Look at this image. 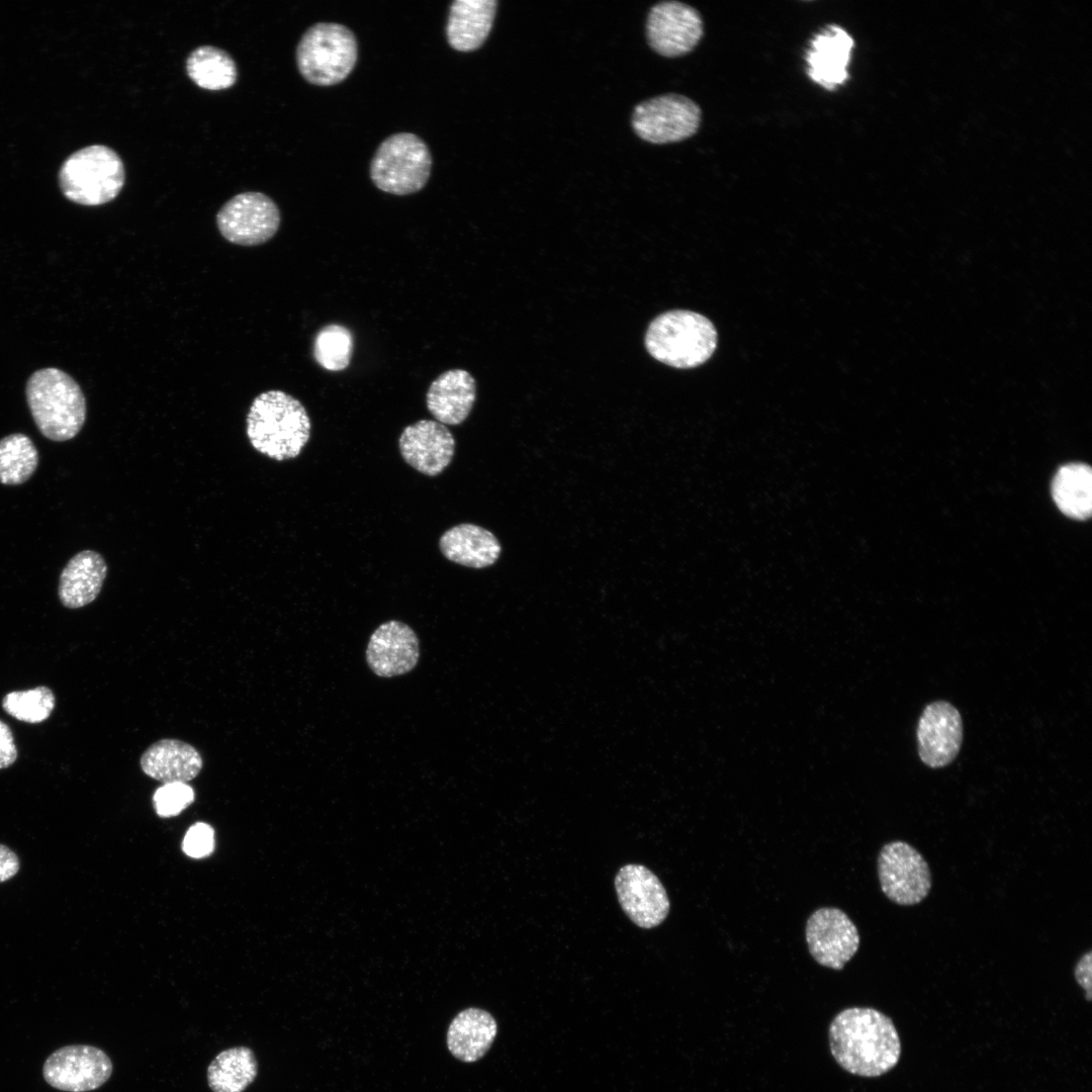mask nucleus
Listing matches in <instances>:
<instances>
[{
    "mask_svg": "<svg viewBox=\"0 0 1092 1092\" xmlns=\"http://www.w3.org/2000/svg\"><path fill=\"white\" fill-rule=\"evenodd\" d=\"M829 1048L836 1063L860 1077H879L892 1070L901 1056V1042L892 1019L870 1007H850L832 1019Z\"/></svg>",
    "mask_w": 1092,
    "mask_h": 1092,
    "instance_id": "f257e3e1",
    "label": "nucleus"
},
{
    "mask_svg": "<svg viewBox=\"0 0 1092 1092\" xmlns=\"http://www.w3.org/2000/svg\"><path fill=\"white\" fill-rule=\"evenodd\" d=\"M246 433L259 453L283 461L297 457L310 437L311 423L303 404L282 390H268L253 400Z\"/></svg>",
    "mask_w": 1092,
    "mask_h": 1092,
    "instance_id": "f03ea898",
    "label": "nucleus"
},
{
    "mask_svg": "<svg viewBox=\"0 0 1092 1092\" xmlns=\"http://www.w3.org/2000/svg\"><path fill=\"white\" fill-rule=\"evenodd\" d=\"M26 400L39 432L52 441L74 438L86 420V400L79 384L66 372L43 368L30 375Z\"/></svg>",
    "mask_w": 1092,
    "mask_h": 1092,
    "instance_id": "7ed1b4c3",
    "label": "nucleus"
},
{
    "mask_svg": "<svg viewBox=\"0 0 1092 1092\" xmlns=\"http://www.w3.org/2000/svg\"><path fill=\"white\" fill-rule=\"evenodd\" d=\"M717 346L714 325L691 310H669L656 316L645 335V347L657 361L690 369L705 363Z\"/></svg>",
    "mask_w": 1092,
    "mask_h": 1092,
    "instance_id": "20e7f679",
    "label": "nucleus"
},
{
    "mask_svg": "<svg viewBox=\"0 0 1092 1092\" xmlns=\"http://www.w3.org/2000/svg\"><path fill=\"white\" fill-rule=\"evenodd\" d=\"M125 181L124 165L118 154L104 145L78 150L63 163L59 182L71 201L95 206L113 200Z\"/></svg>",
    "mask_w": 1092,
    "mask_h": 1092,
    "instance_id": "39448f33",
    "label": "nucleus"
},
{
    "mask_svg": "<svg viewBox=\"0 0 1092 1092\" xmlns=\"http://www.w3.org/2000/svg\"><path fill=\"white\" fill-rule=\"evenodd\" d=\"M357 55V39L350 28L340 23L318 22L302 34L296 48V64L307 82L331 86L349 76Z\"/></svg>",
    "mask_w": 1092,
    "mask_h": 1092,
    "instance_id": "423d86ee",
    "label": "nucleus"
},
{
    "mask_svg": "<svg viewBox=\"0 0 1092 1092\" xmlns=\"http://www.w3.org/2000/svg\"><path fill=\"white\" fill-rule=\"evenodd\" d=\"M432 157L426 143L411 132L386 138L370 164L374 185L387 193L406 195L421 190L429 180Z\"/></svg>",
    "mask_w": 1092,
    "mask_h": 1092,
    "instance_id": "0eeeda50",
    "label": "nucleus"
},
{
    "mask_svg": "<svg viewBox=\"0 0 1092 1092\" xmlns=\"http://www.w3.org/2000/svg\"><path fill=\"white\" fill-rule=\"evenodd\" d=\"M702 112L697 103L679 94L659 95L637 104L632 113L636 134L651 144H668L694 135Z\"/></svg>",
    "mask_w": 1092,
    "mask_h": 1092,
    "instance_id": "6e6552de",
    "label": "nucleus"
},
{
    "mask_svg": "<svg viewBox=\"0 0 1092 1092\" xmlns=\"http://www.w3.org/2000/svg\"><path fill=\"white\" fill-rule=\"evenodd\" d=\"M878 877L885 896L900 906L919 904L932 886L927 861L916 848L902 840L888 842L881 848Z\"/></svg>",
    "mask_w": 1092,
    "mask_h": 1092,
    "instance_id": "1a4fd4ad",
    "label": "nucleus"
},
{
    "mask_svg": "<svg viewBox=\"0 0 1092 1092\" xmlns=\"http://www.w3.org/2000/svg\"><path fill=\"white\" fill-rule=\"evenodd\" d=\"M280 220V211L274 200L256 191L233 196L216 214V224L221 236L241 246L266 243L277 233Z\"/></svg>",
    "mask_w": 1092,
    "mask_h": 1092,
    "instance_id": "9d476101",
    "label": "nucleus"
},
{
    "mask_svg": "<svg viewBox=\"0 0 1092 1092\" xmlns=\"http://www.w3.org/2000/svg\"><path fill=\"white\" fill-rule=\"evenodd\" d=\"M113 1065L101 1049L88 1044H70L51 1054L42 1067L46 1082L61 1091L88 1092L101 1087L110 1078Z\"/></svg>",
    "mask_w": 1092,
    "mask_h": 1092,
    "instance_id": "9b49d317",
    "label": "nucleus"
},
{
    "mask_svg": "<svg viewBox=\"0 0 1092 1092\" xmlns=\"http://www.w3.org/2000/svg\"><path fill=\"white\" fill-rule=\"evenodd\" d=\"M615 888L625 914L637 926L650 929L668 915L669 899L660 880L645 866L625 864L617 873Z\"/></svg>",
    "mask_w": 1092,
    "mask_h": 1092,
    "instance_id": "f8f14e48",
    "label": "nucleus"
},
{
    "mask_svg": "<svg viewBox=\"0 0 1092 1092\" xmlns=\"http://www.w3.org/2000/svg\"><path fill=\"white\" fill-rule=\"evenodd\" d=\"M704 23L698 10L677 1H663L649 11L646 36L657 54L675 58L689 54L700 42Z\"/></svg>",
    "mask_w": 1092,
    "mask_h": 1092,
    "instance_id": "ddd939ff",
    "label": "nucleus"
},
{
    "mask_svg": "<svg viewBox=\"0 0 1092 1092\" xmlns=\"http://www.w3.org/2000/svg\"><path fill=\"white\" fill-rule=\"evenodd\" d=\"M805 933L813 959L837 971L852 959L860 941L855 924L845 912L834 907L814 911L807 920Z\"/></svg>",
    "mask_w": 1092,
    "mask_h": 1092,
    "instance_id": "4468645a",
    "label": "nucleus"
},
{
    "mask_svg": "<svg viewBox=\"0 0 1092 1092\" xmlns=\"http://www.w3.org/2000/svg\"><path fill=\"white\" fill-rule=\"evenodd\" d=\"M963 733L961 714L952 704L946 701L928 704L916 730L921 761L931 768L951 763L961 750Z\"/></svg>",
    "mask_w": 1092,
    "mask_h": 1092,
    "instance_id": "2eb2a0df",
    "label": "nucleus"
},
{
    "mask_svg": "<svg viewBox=\"0 0 1092 1092\" xmlns=\"http://www.w3.org/2000/svg\"><path fill=\"white\" fill-rule=\"evenodd\" d=\"M403 460L417 471L436 476L450 464L455 439L450 430L433 420H420L406 426L398 439Z\"/></svg>",
    "mask_w": 1092,
    "mask_h": 1092,
    "instance_id": "dca6fc26",
    "label": "nucleus"
},
{
    "mask_svg": "<svg viewBox=\"0 0 1092 1092\" xmlns=\"http://www.w3.org/2000/svg\"><path fill=\"white\" fill-rule=\"evenodd\" d=\"M420 658V644L415 631L405 623L387 621L370 636L366 661L380 677H393L413 670Z\"/></svg>",
    "mask_w": 1092,
    "mask_h": 1092,
    "instance_id": "f3484780",
    "label": "nucleus"
},
{
    "mask_svg": "<svg viewBox=\"0 0 1092 1092\" xmlns=\"http://www.w3.org/2000/svg\"><path fill=\"white\" fill-rule=\"evenodd\" d=\"M853 39L842 27L830 24L817 33L807 51V74L827 90H835L848 78L847 67Z\"/></svg>",
    "mask_w": 1092,
    "mask_h": 1092,
    "instance_id": "a211bd4d",
    "label": "nucleus"
},
{
    "mask_svg": "<svg viewBox=\"0 0 1092 1092\" xmlns=\"http://www.w3.org/2000/svg\"><path fill=\"white\" fill-rule=\"evenodd\" d=\"M476 399L473 376L463 369H450L440 374L429 386L426 403L437 422L459 425L469 416Z\"/></svg>",
    "mask_w": 1092,
    "mask_h": 1092,
    "instance_id": "6ab92c4d",
    "label": "nucleus"
},
{
    "mask_svg": "<svg viewBox=\"0 0 1092 1092\" xmlns=\"http://www.w3.org/2000/svg\"><path fill=\"white\" fill-rule=\"evenodd\" d=\"M142 770L163 784L187 783L198 776L203 760L191 744L178 739H161L150 745L140 758Z\"/></svg>",
    "mask_w": 1092,
    "mask_h": 1092,
    "instance_id": "aec40b11",
    "label": "nucleus"
},
{
    "mask_svg": "<svg viewBox=\"0 0 1092 1092\" xmlns=\"http://www.w3.org/2000/svg\"><path fill=\"white\" fill-rule=\"evenodd\" d=\"M106 573L107 565L100 553L83 550L75 554L59 579L58 595L63 606L78 609L92 603L102 588Z\"/></svg>",
    "mask_w": 1092,
    "mask_h": 1092,
    "instance_id": "412c9836",
    "label": "nucleus"
},
{
    "mask_svg": "<svg viewBox=\"0 0 1092 1092\" xmlns=\"http://www.w3.org/2000/svg\"><path fill=\"white\" fill-rule=\"evenodd\" d=\"M439 547L448 560L477 569L492 565L502 553L499 541L490 531L469 523L444 532Z\"/></svg>",
    "mask_w": 1092,
    "mask_h": 1092,
    "instance_id": "4be33fe9",
    "label": "nucleus"
},
{
    "mask_svg": "<svg viewBox=\"0 0 1092 1092\" xmlns=\"http://www.w3.org/2000/svg\"><path fill=\"white\" fill-rule=\"evenodd\" d=\"M497 1033L493 1016L479 1008H467L451 1021L447 1031V1046L459 1061L473 1063L490 1049Z\"/></svg>",
    "mask_w": 1092,
    "mask_h": 1092,
    "instance_id": "5701e85b",
    "label": "nucleus"
},
{
    "mask_svg": "<svg viewBox=\"0 0 1092 1092\" xmlns=\"http://www.w3.org/2000/svg\"><path fill=\"white\" fill-rule=\"evenodd\" d=\"M495 0H456L452 2L446 25L449 44L459 52L477 50L492 27Z\"/></svg>",
    "mask_w": 1092,
    "mask_h": 1092,
    "instance_id": "b1692460",
    "label": "nucleus"
},
{
    "mask_svg": "<svg viewBox=\"0 0 1092 1092\" xmlns=\"http://www.w3.org/2000/svg\"><path fill=\"white\" fill-rule=\"evenodd\" d=\"M1056 505L1066 516L1085 520L1092 512V472L1083 463H1070L1056 473L1052 484Z\"/></svg>",
    "mask_w": 1092,
    "mask_h": 1092,
    "instance_id": "393cba45",
    "label": "nucleus"
},
{
    "mask_svg": "<svg viewBox=\"0 0 1092 1092\" xmlns=\"http://www.w3.org/2000/svg\"><path fill=\"white\" fill-rule=\"evenodd\" d=\"M258 1062L247 1046H235L219 1053L207 1069V1082L213 1092H244L256 1079Z\"/></svg>",
    "mask_w": 1092,
    "mask_h": 1092,
    "instance_id": "a878e982",
    "label": "nucleus"
},
{
    "mask_svg": "<svg viewBox=\"0 0 1092 1092\" xmlns=\"http://www.w3.org/2000/svg\"><path fill=\"white\" fill-rule=\"evenodd\" d=\"M188 77L200 88L221 90L236 83V62L224 50L214 46L195 48L187 57Z\"/></svg>",
    "mask_w": 1092,
    "mask_h": 1092,
    "instance_id": "bb28decb",
    "label": "nucleus"
},
{
    "mask_svg": "<svg viewBox=\"0 0 1092 1092\" xmlns=\"http://www.w3.org/2000/svg\"><path fill=\"white\" fill-rule=\"evenodd\" d=\"M38 461V451L28 436L14 433L0 440V482L2 484L24 483L34 473Z\"/></svg>",
    "mask_w": 1092,
    "mask_h": 1092,
    "instance_id": "cd10ccee",
    "label": "nucleus"
},
{
    "mask_svg": "<svg viewBox=\"0 0 1092 1092\" xmlns=\"http://www.w3.org/2000/svg\"><path fill=\"white\" fill-rule=\"evenodd\" d=\"M353 350V335L342 325L325 326L313 340V358L321 367L329 371L346 369L350 364Z\"/></svg>",
    "mask_w": 1092,
    "mask_h": 1092,
    "instance_id": "c85d7f7f",
    "label": "nucleus"
},
{
    "mask_svg": "<svg viewBox=\"0 0 1092 1092\" xmlns=\"http://www.w3.org/2000/svg\"><path fill=\"white\" fill-rule=\"evenodd\" d=\"M53 691L39 686L25 691H14L4 696L3 710L16 720L36 724L47 720L55 709Z\"/></svg>",
    "mask_w": 1092,
    "mask_h": 1092,
    "instance_id": "c756f323",
    "label": "nucleus"
},
{
    "mask_svg": "<svg viewBox=\"0 0 1092 1092\" xmlns=\"http://www.w3.org/2000/svg\"><path fill=\"white\" fill-rule=\"evenodd\" d=\"M194 801V791L187 783L164 784L154 794L158 815L171 817L179 814Z\"/></svg>",
    "mask_w": 1092,
    "mask_h": 1092,
    "instance_id": "7c9ffc66",
    "label": "nucleus"
},
{
    "mask_svg": "<svg viewBox=\"0 0 1092 1092\" xmlns=\"http://www.w3.org/2000/svg\"><path fill=\"white\" fill-rule=\"evenodd\" d=\"M214 845L213 830L204 823H196L187 831L183 840L184 852L195 858L208 855Z\"/></svg>",
    "mask_w": 1092,
    "mask_h": 1092,
    "instance_id": "2f4dec72",
    "label": "nucleus"
},
{
    "mask_svg": "<svg viewBox=\"0 0 1092 1092\" xmlns=\"http://www.w3.org/2000/svg\"><path fill=\"white\" fill-rule=\"evenodd\" d=\"M17 747L10 727L0 720V769L7 768L17 759Z\"/></svg>",
    "mask_w": 1092,
    "mask_h": 1092,
    "instance_id": "473e14b6",
    "label": "nucleus"
},
{
    "mask_svg": "<svg viewBox=\"0 0 1092 1092\" xmlns=\"http://www.w3.org/2000/svg\"><path fill=\"white\" fill-rule=\"evenodd\" d=\"M1092 951L1088 950L1076 963L1074 976L1076 982L1085 991L1088 1001L1092 999Z\"/></svg>",
    "mask_w": 1092,
    "mask_h": 1092,
    "instance_id": "72a5a7b5",
    "label": "nucleus"
},
{
    "mask_svg": "<svg viewBox=\"0 0 1092 1092\" xmlns=\"http://www.w3.org/2000/svg\"><path fill=\"white\" fill-rule=\"evenodd\" d=\"M17 855L7 846L0 844V883L13 878L19 871Z\"/></svg>",
    "mask_w": 1092,
    "mask_h": 1092,
    "instance_id": "f704fd0d",
    "label": "nucleus"
}]
</instances>
